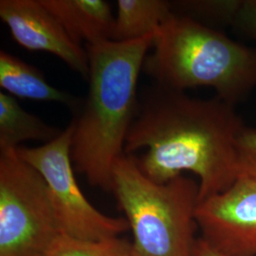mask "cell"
I'll use <instances>...</instances> for the list:
<instances>
[{
    "instance_id": "obj_11",
    "label": "cell",
    "mask_w": 256,
    "mask_h": 256,
    "mask_svg": "<svg viewBox=\"0 0 256 256\" xmlns=\"http://www.w3.org/2000/svg\"><path fill=\"white\" fill-rule=\"evenodd\" d=\"M62 132L24 110L14 97L0 92V152L16 150L28 140L48 144Z\"/></svg>"
},
{
    "instance_id": "obj_13",
    "label": "cell",
    "mask_w": 256,
    "mask_h": 256,
    "mask_svg": "<svg viewBox=\"0 0 256 256\" xmlns=\"http://www.w3.org/2000/svg\"><path fill=\"white\" fill-rule=\"evenodd\" d=\"M48 256H135L132 243L124 238L86 240L61 234Z\"/></svg>"
},
{
    "instance_id": "obj_8",
    "label": "cell",
    "mask_w": 256,
    "mask_h": 256,
    "mask_svg": "<svg viewBox=\"0 0 256 256\" xmlns=\"http://www.w3.org/2000/svg\"><path fill=\"white\" fill-rule=\"evenodd\" d=\"M0 18L19 46L54 54L70 70L88 78L86 50L74 42L41 0H1Z\"/></svg>"
},
{
    "instance_id": "obj_5",
    "label": "cell",
    "mask_w": 256,
    "mask_h": 256,
    "mask_svg": "<svg viewBox=\"0 0 256 256\" xmlns=\"http://www.w3.org/2000/svg\"><path fill=\"white\" fill-rule=\"evenodd\" d=\"M61 234L43 176L16 150L0 152V256H48Z\"/></svg>"
},
{
    "instance_id": "obj_6",
    "label": "cell",
    "mask_w": 256,
    "mask_h": 256,
    "mask_svg": "<svg viewBox=\"0 0 256 256\" xmlns=\"http://www.w3.org/2000/svg\"><path fill=\"white\" fill-rule=\"evenodd\" d=\"M72 133L70 122L54 140L40 146H20L16 151L45 180L64 234L86 240L120 236L129 230L126 220L96 209L77 183L70 156Z\"/></svg>"
},
{
    "instance_id": "obj_16",
    "label": "cell",
    "mask_w": 256,
    "mask_h": 256,
    "mask_svg": "<svg viewBox=\"0 0 256 256\" xmlns=\"http://www.w3.org/2000/svg\"><path fill=\"white\" fill-rule=\"evenodd\" d=\"M234 23L256 40V0L242 1Z\"/></svg>"
},
{
    "instance_id": "obj_10",
    "label": "cell",
    "mask_w": 256,
    "mask_h": 256,
    "mask_svg": "<svg viewBox=\"0 0 256 256\" xmlns=\"http://www.w3.org/2000/svg\"><path fill=\"white\" fill-rule=\"evenodd\" d=\"M0 86L12 97L61 104L72 110L74 115L84 102L52 86L36 66L4 50L0 52Z\"/></svg>"
},
{
    "instance_id": "obj_15",
    "label": "cell",
    "mask_w": 256,
    "mask_h": 256,
    "mask_svg": "<svg viewBox=\"0 0 256 256\" xmlns=\"http://www.w3.org/2000/svg\"><path fill=\"white\" fill-rule=\"evenodd\" d=\"M238 176L256 178V128L245 126L236 142Z\"/></svg>"
},
{
    "instance_id": "obj_12",
    "label": "cell",
    "mask_w": 256,
    "mask_h": 256,
    "mask_svg": "<svg viewBox=\"0 0 256 256\" xmlns=\"http://www.w3.org/2000/svg\"><path fill=\"white\" fill-rule=\"evenodd\" d=\"M172 12V3L164 0H119L111 40L128 42L156 36Z\"/></svg>"
},
{
    "instance_id": "obj_3",
    "label": "cell",
    "mask_w": 256,
    "mask_h": 256,
    "mask_svg": "<svg viewBox=\"0 0 256 256\" xmlns=\"http://www.w3.org/2000/svg\"><path fill=\"white\" fill-rule=\"evenodd\" d=\"M142 72L160 86H206L236 106L256 88V48L187 16L172 12L156 34Z\"/></svg>"
},
{
    "instance_id": "obj_7",
    "label": "cell",
    "mask_w": 256,
    "mask_h": 256,
    "mask_svg": "<svg viewBox=\"0 0 256 256\" xmlns=\"http://www.w3.org/2000/svg\"><path fill=\"white\" fill-rule=\"evenodd\" d=\"M202 238L222 256H256V178L240 174L196 210Z\"/></svg>"
},
{
    "instance_id": "obj_2",
    "label": "cell",
    "mask_w": 256,
    "mask_h": 256,
    "mask_svg": "<svg viewBox=\"0 0 256 256\" xmlns=\"http://www.w3.org/2000/svg\"><path fill=\"white\" fill-rule=\"evenodd\" d=\"M155 36L88 45V92L72 120L70 156L93 187L111 191L113 168L124 155L138 106V81Z\"/></svg>"
},
{
    "instance_id": "obj_14",
    "label": "cell",
    "mask_w": 256,
    "mask_h": 256,
    "mask_svg": "<svg viewBox=\"0 0 256 256\" xmlns=\"http://www.w3.org/2000/svg\"><path fill=\"white\" fill-rule=\"evenodd\" d=\"M242 1L194 0L180 1L172 4L173 12L190 16L198 21L210 19L223 22H234Z\"/></svg>"
},
{
    "instance_id": "obj_4",
    "label": "cell",
    "mask_w": 256,
    "mask_h": 256,
    "mask_svg": "<svg viewBox=\"0 0 256 256\" xmlns=\"http://www.w3.org/2000/svg\"><path fill=\"white\" fill-rule=\"evenodd\" d=\"M111 191L132 232L134 256H192L198 183L184 174L156 182L124 154L114 165Z\"/></svg>"
},
{
    "instance_id": "obj_1",
    "label": "cell",
    "mask_w": 256,
    "mask_h": 256,
    "mask_svg": "<svg viewBox=\"0 0 256 256\" xmlns=\"http://www.w3.org/2000/svg\"><path fill=\"white\" fill-rule=\"evenodd\" d=\"M245 126L234 106L218 96L196 99L154 84L138 96L124 154L146 149L138 164L156 182L196 174L200 203L236 180V142Z\"/></svg>"
},
{
    "instance_id": "obj_17",
    "label": "cell",
    "mask_w": 256,
    "mask_h": 256,
    "mask_svg": "<svg viewBox=\"0 0 256 256\" xmlns=\"http://www.w3.org/2000/svg\"><path fill=\"white\" fill-rule=\"evenodd\" d=\"M192 256H222L212 248L202 239L198 238L196 245L192 250Z\"/></svg>"
},
{
    "instance_id": "obj_9",
    "label": "cell",
    "mask_w": 256,
    "mask_h": 256,
    "mask_svg": "<svg viewBox=\"0 0 256 256\" xmlns=\"http://www.w3.org/2000/svg\"><path fill=\"white\" fill-rule=\"evenodd\" d=\"M79 45H94L112 38L114 26L110 5L104 0H41Z\"/></svg>"
}]
</instances>
